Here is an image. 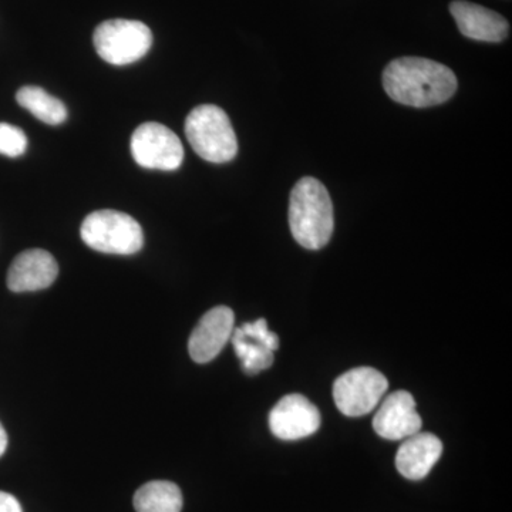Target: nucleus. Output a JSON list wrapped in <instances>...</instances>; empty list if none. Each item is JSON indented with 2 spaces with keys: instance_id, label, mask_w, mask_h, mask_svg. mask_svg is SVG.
<instances>
[{
  "instance_id": "1",
  "label": "nucleus",
  "mask_w": 512,
  "mask_h": 512,
  "mask_svg": "<svg viewBox=\"0 0 512 512\" xmlns=\"http://www.w3.org/2000/svg\"><path fill=\"white\" fill-rule=\"evenodd\" d=\"M383 86L390 99L410 107L446 103L457 90V77L444 64L423 57H400L387 64Z\"/></svg>"
},
{
  "instance_id": "2",
  "label": "nucleus",
  "mask_w": 512,
  "mask_h": 512,
  "mask_svg": "<svg viewBox=\"0 0 512 512\" xmlns=\"http://www.w3.org/2000/svg\"><path fill=\"white\" fill-rule=\"evenodd\" d=\"M289 227L301 247L318 251L328 245L335 228L333 204L325 185L305 177L296 183L289 198Z\"/></svg>"
},
{
  "instance_id": "3",
  "label": "nucleus",
  "mask_w": 512,
  "mask_h": 512,
  "mask_svg": "<svg viewBox=\"0 0 512 512\" xmlns=\"http://www.w3.org/2000/svg\"><path fill=\"white\" fill-rule=\"evenodd\" d=\"M185 136L202 160L222 164L237 156L238 141L231 120L214 104H202L188 114Z\"/></svg>"
},
{
  "instance_id": "4",
  "label": "nucleus",
  "mask_w": 512,
  "mask_h": 512,
  "mask_svg": "<svg viewBox=\"0 0 512 512\" xmlns=\"http://www.w3.org/2000/svg\"><path fill=\"white\" fill-rule=\"evenodd\" d=\"M80 235L87 247L103 254L133 255L144 245L141 225L130 215L114 210L87 215Z\"/></svg>"
},
{
  "instance_id": "5",
  "label": "nucleus",
  "mask_w": 512,
  "mask_h": 512,
  "mask_svg": "<svg viewBox=\"0 0 512 512\" xmlns=\"http://www.w3.org/2000/svg\"><path fill=\"white\" fill-rule=\"evenodd\" d=\"M93 42L104 62L113 66H127L150 52L153 33L138 20H106L94 30Z\"/></svg>"
},
{
  "instance_id": "6",
  "label": "nucleus",
  "mask_w": 512,
  "mask_h": 512,
  "mask_svg": "<svg viewBox=\"0 0 512 512\" xmlns=\"http://www.w3.org/2000/svg\"><path fill=\"white\" fill-rule=\"evenodd\" d=\"M389 382L373 367H356L339 376L333 384V400L340 413L360 417L375 410Z\"/></svg>"
},
{
  "instance_id": "7",
  "label": "nucleus",
  "mask_w": 512,
  "mask_h": 512,
  "mask_svg": "<svg viewBox=\"0 0 512 512\" xmlns=\"http://www.w3.org/2000/svg\"><path fill=\"white\" fill-rule=\"evenodd\" d=\"M131 154L148 170L174 171L184 161V147L170 128L160 123H144L131 137Z\"/></svg>"
},
{
  "instance_id": "8",
  "label": "nucleus",
  "mask_w": 512,
  "mask_h": 512,
  "mask_svg": "<svg viewBox=\"0 0 512 512\" xmlns=\"http://www.w3.org/2000/svg\"><path fill=\"white\" fill-rule=\"evenodd\" d=\"M322 417L318 407L302 394L282 397L269 413V429L278 439L301 440L319 430Z\"/></svg>"
},
{
  "instance_id": "9",
  "label": "nucleus",
  "mask_w": 512,
  "mask_h": 512,
  "mask_svg": "<svg viewBox=\"0 0 512 512\" xmlns=\"http://www.w3.org/2000/svg\"><path fill=\"white\" fill-rule=\"evenodd\" d=\"M235 315L228 306H215L192 330L188 352L195 363H210L220 355L234 332Z\"/></svg>"
},
{
  "instance_id": "10",
  "label": "nucleus",
  "mask_w": 512,
  "mask_h": 512,
  "mask_svg": "<svg viewBox=\"0 0 512 512\" xmlns=\"http://www.w3.org/2000/svg\"><path fill=\"white\" fill-rule=\"evenodd\" d=\"M423 420L416 410V400L406 390H397L383 400L373 419V429L386 440H404L419 433Z\"/></svg>"
},
{
  "instance_id": "11",
  "label": "nucleus",
  "mask_w": 512,
  "mask_h": 512,
  "mask_svg": "<svg viewBox=\"0 0 512 512\" xmlns=\"http://www.w3.org/2000/svg\"><path fill=\"white\" fill-rule=\"evenodd\" d=\"M59 275L55 256L45 249H28L16 256L8 272L12 292H36L49 288Z\"/></svg>"
},
{
  "instance_id": "12",
  "label": "nucleus",
  "mask_w": 512,
  "mask_h": 512,
  "mask_svg": "<svg viewBox=\"0 0 512 512\" xmlns=\"http://www.w3.org/2000/svg\"><path fill=\"white\" fill-rule=\"evenodd\" d=\"M450 12L456 20L461 35L468 39L500 43L507 39L508 32H510L507 19L503 18L500 13L476 5V3L456 0L451 3Z\"/></svg>"
},
{
  "instance_id": "13",
  "label": "nucleus",
  "mask_w": 512,
  "mask_h": 512,
  "mask_svg": "<svg viewBox=\"0 0 512 512\" xmlns=\"http://www.w3.org/2000/svg\"><path fill=\"white\" fill-rule=\"evenodd\" d=\"M443 454V443L433 433H419L404 439L396 454V468L407 480L419 481L429 476Z\"/></svg>"
},
{
  "instance_id": "14",
  "label": "nucleus",
  "mask_w": 512,
  "mask_h": 512,
  "mask_svg": "<svg viewBox=\"0 0 512 512\" xmlns=\"http://www.w3.org/2000/svg\"><path fill=\"white\" fill-rule=\"evenodd\" d=\"M134 508L137 512H181L183 494L180 487L170 481H150L138 488Z\"/></svg>"
},
{
  "instance_id": "15",
  "label": "nucleus",
  "mask_w": 512,
  "mask_h": 512,
  "mask_svg": "<svg viewBox=\"0 0 512 512\" xmlns=\"http://www.w3.org/2000/svg\"><path fill=\"white\" fill-rule=\"evenodd\" d=\"M16 100L23 109L28 110L37 120L49 126H59L67 119V109L63 101L56 99L42 87H22L16 94Z\"/></svg>"
},
{
  "instance_id": "16",
  "label": "nucleus",
  "mask_w": 512,
  "mask_h": 512,
  "mask_svg": "<svg viewBox=\"0 0 512 512\" xmlns=\"http://www.w3.org/2000/svg\"><path fill=\"white\" fill-rule=\"evenodd\" d=\"M231 342L238 359L241 360L242 370L248 376L258 375L262 370L269 369V367L274 365V350L268 349L266 346L261 345V343L247 338L241 332V329H234Z\"/></svg>"
},
{
  "instance_id": "17",
  "label": "nucleus",
  "mask_w": 512,
  "mask_h": 512,
  "mask_svg": "<svg viewBox=\"0 0 512 512\" xmlns=\"http://www.w3.org/2000/svg\"><path fill=\"white\" fill-rule=\"evenodd\" d=\"M28 150V137L19 127L8 123H0V154L16 158L23 156Z\"/></svg>"
},
{
  "instance_id": "18",
  "label": "nucleus",
  "mask_w": 512,
  "mask_h": 512,
  "mask_svg": "<svg viewBox=\"0 0 512 512\" xmlns=\"http://www.w3.org/2000/svg\"><path fill=\"white\" fill-rule=\"evenodd\" d=\"M239 329H241V332L244 333L247 338L261 343V345L266 346V348L274 350V352L279 349V338L275 333L269 330L268 323H266L265 319L244 323Z\"/></svg>"
},
{
  "instance_id": "19",
  "label": "nucleus",
  "mask_w": 512,
  "mask_h": 512,
  "mask_svg": "<svg viewBox=\"0 0 512 512\" xmlns=\"http://www.w3.org/2000/svg\"><path fill=\"white\" fill-rule=\"evenodd\" d=\"M0 512H23L22 505L13 495L0 491Z\"/></svg>"
},
{
  "instance_id": "20",
  "label": "nucleus",
  "mask_w": 512,
  "mask_h": 512,
  "mask_svg": "<svg viewBox=\"0 0 512 512\" xmlns=\"http://www.w3.org/2000/svg\"><path fill=\"white\" fill-rule=\"evenodd\" d=\"M6 448H8V434H6L5 429L0 424V457L5 454Z\"/></svg>"
}]
</instances>
